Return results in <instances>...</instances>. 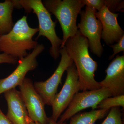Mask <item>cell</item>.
I'll use <instances>...</instances> for the list:
<instances>
[{
    "label": "cell",
    "instance_id": "cell-1",
    "mask_svg": "<svg viewBox=\"0 0 124 124\" xmlns=\"http://www.w3.org/2000/svg\"><path fill=\"white\" fill-rule=\"evenodd\" d=\"M65 46L67 53L75 66L80 90H94L101 88L99 82L95 79L98 64L90 55L87 38L78 29L75 35L68 39Z\"/></svg>",
    "mask_w": 124,
    "mask_h": 124
},
{
    "label": "cell",
    "instance_id": "cell-2",
    "mask_svg": "<svg viewBox=\"0 0 124 124\" xmlns=\"http://www.w3.org/2000/svg\"><path fill=\"white\" fill-rule=\"evenodd\" d=\"M38 31V28L29 26L26 16H23L9 33L0 35V52L19 59L26 57L27 51L33 50L38 44L32 38Z\"/></svg>",
    "mask_w": 124,
    "mask_h": 124
},
{
    "label": "cell",
    "instance_id": "cell-3",
    "mask_svg": "<svg viewBox=\"0 0 124 124\" xmlns=\"http://www.w3.org/2000/svg\"><path fill=\"white\" fill-rule=\"evenodd\" d=\"M42 3L47 11L54 14L60 23L63 33L60 47L62 48L68 39L77 32V19L84 5L81 0H45Z\"/></svg>",
    "mask_w": 124,
    "mask_h": 124
},
{
    "label": "cell",
    "instance_id": "cell-4",
    "mask_svg": "<svg viewBox=\"0 0 124 124\" xmlns=\"http://www.w3.org/2000/svg\"><path fill=\"white\" fill-rule=\"evenodd\" d=\"M20 8H23L27 12L33 11L38 18V34L36 40L40 36L46 37L51 43L49 52L55 60L60 55L59 50L62 40L57 35L55 30L56 22L53 21L51 14L47 11L41 0H17Z\"/></svg>",
    "mask_w": 124,
    "mask_h": 124
},
{
    "label": "cell",
    "instance_id": "cell-5",
    "mask_svg": "<svg viewBox=\"0 0 124 124\" xmlns=\"http://www.w3.org/2000/svg\"><path fill=\"white\" fill-rule=\"evenodd\" d=\"M97 11L86 6L85 10L80 13V22L78 26L81 33L89 41L91 51L99 57L101 56L103 49L101 42L102 26L101 22L95 17Z\"/></svg>",
    "mask_w": 124,
    "mask_h": 124
},
{
    "label": "cell",
    "instance_id": "cell-6",
    "mask_svg": "<svg viewBox=\"0 0 124 124\" xmlns=\"http://www.w3.org/2000/svg\"><path fill=\"white\" fill-rule=\"evenodd\" d=\"M59 53L61 55V60L53 75L45 81H37L33 84L36 91L42 98L45 104L49 106H52L64 72L73 63L67 53L65 46L60 49Z\"/></svg>",
    "mask_w": 124,
    "mask_h": 124
},
{
    "label": "cell",
    "instance_id": "cell-7",
    "mask_svg": "<svg viewBox=\"0 0 124 124\" xmlns=\"http://www.w3.org/2000/svg\"><path fill=\"white\" fill-rule=\"evenodd\" d=\"M66 81L61 91L56 94L52 107V114L49 117L57 122L62 113L68 107L75 94L80 90L79 77L74 63L68 68Z\"/></svg>",
    "mask_w": 124,
    "mask_h": 124
},
{
    "label": "cell",
    "instance_id": "cell-8",
    "mask_svg": "<svg viewBox=\"0 0 124 124\" xmlns=\"http://www.w3.org/2000/svg\"><path fill=\"white\" fill-rule=\"evenodd\" d=\"M111 97L112 96L110 91L104 88L78 92L74 95L65 112L60 116L58 122L64 123L78 112L88 108L95 110L102 100Z\"/></svg>",
    "mask_w": 124,
    "mask_h": 124
},
{
    "label": "cell",
    "instance_id": "cell-9",
    "mask_svg": "<svg viewBox=\"0 0 124 124\" xmlns=\"http://www.w3.org/2000/svg\"><path fill=\"white\" fill-rule=\"evenodd\" d=\"M19 87L31 120L42 124H49V117H47L45 111V104L36 91L32 80L25 78Z\"/></svg>",
    "mask_w": 124,
    "mask_h": 124
},
{
    "label": "cell",
    "instance_id": "cell-10",
    "mask_svg": "<svg viewBox=\"0 0 124 124\" xmlns=\"http://www.w3.org/2000/svg\"><path fill=\"white\" fill-rule=\"evenodd\" d=\"M44 49V45L38 44L31 53L19 59L15 70L7 77L0 79V94L22 84L27 72L38 66L36 58Z\"/></svg>",
    "mask_w": 124,
    "mask_h": 124
},
{
    "label": "cell",
    "instance_id": "cell-11",
    "mask_svg": "<svg viewBox=\"0 0 124 124\" xmlns=\"http://www.w3.org/2000/svg\"><path fill=\"white\" fill-rule=\"evenodd\" d=\"M104 80L99 82L100 88L107 89L112 97L124 95V55H117L106 69Z\"/></svg>",
    "mask_w": 124,
    "mask_h": 124
},
{
    "label": "cell",
    "instance_id": "cell-12",
    "mask_svg": "<svg viewBox=\"0 0 124 124\" xmlns=\"http://www.w3.org/2000/svg\"><path fill=\"white\" fill-rule=\"evenodd\" d=\"M119 15L111 12L105 6L95 13V17L102 26L101 38L108 45L117 42L124 35V31L117 21Z\"/></svg>",
    "mask_w": 124,
    "mask_h": 124
},
{
    "label": "cell",
    "instance_id": "cell-13",
    "mask_svg": "<svg viewBox=\"0 0 124 124\" xmlns=\"http://www.w3.org/2000/svg\"><path fill=\"white\" fill-rule=\"evenodd\" d=\"M8 105L6 116L12 124H28L31 120L19 91L11 89L4 93Z\"/></svg>",
    "mask_w": 124,
    "mask_h": 124
},
{
    "label": "cell",
    "instance_id": "cell-14",
    "mask_svg": "<svg viewBox=\"0 0 124 124\" xmlns=\"http://www.w3.org/2000/svg\"><path fill=\"white\" fill-rule=\"evenodd\" d=\"M15 7V0L0 2V35L9 33L13 27L12 13Z\"/></svg>",
    "mask_w": 124,
    "mask_h": 124
},
{
    "label": "cell",
    "instance_id": "cell-15",
    "mask_svg": "<svg viewBox=\"0 0 124 124\" xmlns=\"http://www.w3.org/2000/svg\"><path fill=\"white\" fill-rule=\"evenodd\" d=\"M110 109H99L76 114L70 118L69 124H94L106 116Z\"/></svg>",
    "mask_w": 124,
    "mask_h": 124
},
{
    "label": "cell",
    "instance_id": "cell-16",
    "mask_svg": "<svg viewBox=\"0 0 124 124\" xmlns=\"http://www.w3.org/2000/svg\"><path fill=\"white\" fill-rule=\"evenodd\" d=\"M116 107H121L124 108V95L106 98L98 104L97 108L110 109Z\"/></svg>",
    "mask_w": 124,
    "mask_h": 124
},
{
    "label": "cell",
    "instance_id": "cell-17",
    "mask_svg": "<svg viewBox=\"0 0 124 124\" xmlns=\"http://www.w3.org/2000/svg\"><path fill=\"white\" fill-rule=\"evenodd\" d=\"M101 124H123L120 107L111 108L108 115Z\"/></svg>",
    "mask_w": 124,
    "mask_h": 124
},
{
    "label": "cell",
    "instance_id": "cell-18",
    "mask_svg": "<svg viewBox=\"0 0 124 124\" xmlns=\"http://www.w3.org/2000/svg\"><path fill=\"white\" fill-rule=\"evenodd\" d=\"M103 5L112 13L124 11V0H103Z\"/></svg>",
    "mask_w": 124,
    "mask_h": 124
},
{
    "label": "cell",
    "instance_id": "cell-19",
    "mask_svg": "<svg viewBox=\"0 0 124 124\" xmlns=\"http://www.w3.org/2000/svg\"><path fill=\"white\" fill-rule=\"evenodd\" d=\"M113 49V54L109 57V59H112L116 54L120 52L124 51V35L116 44L109 46Z\"/></svg>",
    "mask_w": 124,
    "mask_h": 124
},
{
    "label": "cell",
    "instance_id": "cell-20",
    "mask_svg": "<svg viewBox=\"0 0 124 124\" xmlns=\"http://www.w3.org/2000/svg\"><path fill=\"white\" fill-rule=\"evenodd\" d=\"M18 59L7 54H0V64L6 63L15 64L17 62Z\"/></svg>",
    "mask_w": 124,
    "mask_h": 124
},
{
    "label": "cell",
    "instance_id": "cell-21",
    "mask_svg": "<svg viewBox=\"0 0 124 124\" xmlns=\"http://www.w3.org/2000/svg\"><path fill=\"white\" fill-rule=\"evenodd\" d=\"M0 124H12L0 108Z\"/></svg>",
    "mask_w": 124,
    "mask_h": 124
},
{
    "label": "cell",
    "instance_id": "cell-22",
    "mask_svg": "<svg viewBox=\"0 0 124 124\" xmlns=\"http://www.w3.org/2000/svg\"><path fill=\"white\" fill-rule=\"evenodd\" d=\"M50 119V118H49ZM28 124H40V123H38V122H33V121H31L29 122ZM66 124V123H58V122H54V121H52L50 119V121L49 122V124Z\"/></svg>",
    "mask_w": 124,
    "mask_h": 124
}]
</instances>
